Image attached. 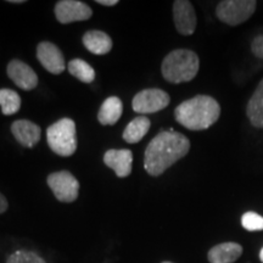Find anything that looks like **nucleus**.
<instances>
[{"label": "nucleus", "instance_id": "1", "mask_svg": "<svg viewBox=\"0 0 263 263\" xmlns=\"http://www.w3.org/2000/svg\"><path fill=\"white\" fill-rule=\"evenodd\" d=\"M190 150V141L176 130H161L150 141L144 154V168L150 176L163 174Z\"/></svg>", "mask_w": 263, "mask_h": 263}, {"label": "nucleus", "instance_id": "2", "mask_svg": "<svg viewBox=\"0 0 263 263\" xmlns=\"http://www.w3.org/2000/svg\"><path fill=\"white\" fill-rule=\"evenodd\" d=\"M221 116V106L210 95H196L183 101L174 110V118L189 130H203L213 126Z\"/></svg>", "mask_w": 263, "mask_h": 263}, {"label": "nucleus", "instance_id": "3", "mask_svg": "<svg viewBox=\"0 0 263 263\" xmlns=\"http://www.w3.org/2000/svg\"><path fill=\"white\" fill-rule=\"evenodd\" d=\"M200 60L196 52L189 49H177L171 51L161 64L162 77L173 84L186 83L196 77Z\"/></svg>", "mask_w": 263, "mask_h": 263}, {"label": "nucleus", "instance_id": "4", "mask_svg": "<svg viewBox=\"0 0 263 263\" xmlns=\"http://www.w3.org/2000/svg\"><path fill=\"white\" fill-rule=\"evenodd\" d=\"M48 145L59 156L68 157L77 150L76 123L71 118H62L47 129Z\"/></svg>", "mask_w": 263, "mask_h": 263}, {"label": "nucleus", "instance_id": "5", "mask_svg": "<svg viewBox=\"0 0 263 263\" xmlns=\"http://www.w3.org/2000/svg\"><path fill=\"white\" fill-rule=\"evenodd\" d=\"M257 2L255 0H223L216 8V16L228 26H239L255 14Z\"/></svg>", "mask_w": 263, "mask_h": 263}, {"label": "nucleus", "instance_id": "6", "mask_svg": "<svg viewBox=\"0 0 263 263\" xmlns=\"http://www.w3.org/2000/svg\"><path fill=\"white\" fill-rule=\"evenodd\" d=\"M47 183L54 196L61 202H73L80 193V183L68 171H60L49 174Z\"/></svg>", "mask_w": 263, "mask_h": 263}, {"label": "nucleus", "instance_id": "7", "mask_svg": "<svg viewBox=\"0 0 263 263\" xmlns=\"http://www.w3.org/2000/svg\"><path fill=\"white\" fill-rule=\"evenodd\" d=\"M171 103L170 95L162 89L150 88L136 94L132 100V107L141 116L145 114H156L162 111Z\"/></svg>", "mask_w": 263, "mask_h": 263}, {"label": "nucleus", "instance_id": "8", "mask_svg": "<svg viewBox=\"0 0 263 263\" xmlns=\"http://www.w3.org/2000/svg\"><path fill=\"white\" fill-rule=\"evenodd\" d=\"M57 20L62 25H68L71 22L87 21L91 17L93 11L83 2L78 0H60L57 3L54 9Z\"/></svg>", "mask_w": 263, "mask_h": 263}, {"label": "nucleus", "instance_id": "9", "mask_svg": "<svg viewBox=\"0 0 263 263\" xmlns=\"http://www.w3.org/2000/svg\"><path fill=\"white\" fill-rule=\"evenodd\" d=\"M173 21L177 31L182 35H192L196 29V14L188 0H176L173 3Z\"/></svg>", "mask_w": 263, "mask_h": 263}, {"label": "nucleus", "instance_id": "10", "mask_svg": "<svg viewBox=\"0 0 263 263\" xmlns=\"http://www.w3.org/2000/svg\"><path fill=\"white\" fill-rule=\"evenodd\" d=\"M37 59L43 67L52 74H60L65 71V58L60 49L50 42H42L37 47Z\"/></svg>", "mask_w": 263, "mask_h": 263}, {"label": "nucleus", "instance_id": "11", "mask_svg": "<svg viewBox=\"0 0 263 263\" xmlns=\"http://www.w3.org/2000/svg\"><path fill=\"white\" fill-rule=\"evenodd\" d=\"M6 72H8L10 80L21 89L33 90L37 88L38 76L33 71L31 66L26 64V62L17 60V59L11 60L9 62Z\"/></svg>", "mask_w": 263, "mask_h": 263}, {"label": "nucleus", "instance_id": "12", "mask_svg": "<svg viewBox=\"0 0 263 263\" xmlns=\"http://www.w3.org/2000/svg\"><path fill=\"white\" fill-rule=\"evenodd\" d=\"M104 163L111 170H114L117 177L124 178V177L129 176L132 172L133 154L128 149L107 150L104 155Z\"/></svg>", "mask_w": 263, "mask_h": 263}, {"label": "nucleus", "instance_id": "13", "mask_svg": "<svg viewBox=\"0 0 263 263\" xmlns=\"http://www.w3.org/2000/svg\"><path fill=\"white\" fill-rule=\"evenodd\" d=\"M12 136L25 147H33L41 140L42 129L38 124L28 120L15 121L11 126Z\"/></svg>", "mask_w": 263, "mask_h": 263}, {"label": "nucleus", "instance_id": "14", "mask_svg": "<svg viewBox=\"0 0 263 263\" xmlns=\"http://www.w3.org/2000/svg\"><path fill=\"white\" fill-rule=\"evenodd\" d=\"M242 246L238 242H222L210 250L207 259L210 263H234L242 255Z\"/></svg>", "mask_w": 263, "mask_h": 263}, {"label": "nucleus", "instance_id": "15", "mask_svg": "<svg viewBox=\"0 0 263 263\" xmlns=\"http://www.w3.org/2000/svg\"><path fill=\"white\" fill-rule=\"evenodd\" d=\"M82 41L84 47L94 55H105L112 49V39L103 31L94 29V31L85 32Z\"/></svg>", "mask_w": 263, "mask_h": 263}, {"label": "nucleus", "instance_id": "16", "mask_svg": "<svg viewBox=\"0 0 263 263\" xmlns=\"http://www.w3.org/2000/svg\"><path fill=\"white\" fill-rule=\"evenodd\" d=\"M123 112V104L120 98L110 97L101 104L98 120L103 126H114L118 122Z\"/></svg>", "mask_w": 263, "mask_h": 263}, {"label": "nucleus", "instance_id": "17", "mask_svg": "<svg viewBox=\"0 0 263 263\" xmlns=\"http://www.w3.org/2000/svg\"><path fill=\"white\" fill-rule=\"evenodd\" d=\"M246 116L255 128H263V80L250 98L246 106Z\"/></svg>", "mask_w": 263, "mask_h": 263}, {"label": "nucleus", "instance_id": "18", "mask_svg": "<svg viewBox=\"0 0 263 263\" xmlns=\"http://www.w3.org/2000/svg\"><path fill=\"white\" fill-rule=\"evenodd\" d=\"M151 126L150 120L146 116H138L127 124L123 130V139L129 144H137L146 136Z\"/></svg>", "mask_w": 263, "mask_h": 263}, {"label": "nucleus", "instance_id": "19", "mask_svg": "<svg viewBox=\"0 0 263 263\" xmlns=\"http://www.w3.org/2000/svg\"><path fill=\"white\" fill-rule=\"evenodd\" d=\"M68 72L73 77L83 83H93L95 80V71L91 66L82 59H73L68 62Z\"/></svg>", "mask_w": 263, "mask_h": 263}, {"label": "nucleus", "instance_id": "20", "mask_svg": "<svg viewBox=\"0 0 263 263\" xmlns=\"http://www.w3.org/2000/svg\"><path fill=\"white\" fill-rule=\"evenodd\" d=\"M0 106L5 116L14 115L21 107V98L12 89H0Z\"/></svg>", "mask_w": 263, "mask_h": 263}, {"label": "nucleus", "instance_id": "21", "mask_svg": "<svg viewBox=\"0 0 263 263\" xmlns=\"http://www.w3.org/2000/svg\"><path fill=\"white\" fill-rule=\"evenodd\" d=\"M6 263H47L38 254L27 250H17L6 259Z\"/></svg>", "mask_w": 263, "mask_h": 263}, {"label": "nucleus", "instance_id": "22", "mask_svg": "<svg viewBox=\"0 0 263 263\" xmlns=\"http://www.w3.org/2000/svg\"><path fill=\"white\" fill-rule=\"evenodd\" d=\"M241 226L248 232H259L263 230V217L252 211L245 212L241 217Z\"/></svg>", "mask_w": 263, "mask_h": 263}, {"label": "nucleus", "instance_id": "23", "mask_svg": "<svg viewBox=\"0 0 263 263\" xmlns=\"http://www.w3.org/2000/svg\"><path fill=\"white\" fill-rule=\"evenodd\" d=\"M251 51L257 59L263 60V34L257 35L251 42Z\"/></svg>", "mask_w": 263, "mask_h": 263}, {"label": "nucleus", "instance_id": "24", "mask_svg": "<svg viewBox=\"0 0 263 263\" xmlns=\"http://www.w3.org/2000/svg\"><path fill=\"white\" fill-rule=\"evenodd\" d=\"M8 206H9L8 200H6V197L3 195L2 193H0V215H2V213H4L6 210H8Z\"/></svg>", "mask_w": 263, "mask_h": 263}, {"label": "nucleus", "instance_id": "25", "mask_svg": "<svg viewBox=\"0 0 263 263\" xmlns=\"http://www.w3.org/2000/svg\"><path fill=\"white\" fill-rule=\"evenodd\" d=\"M97 3L104 6H115L118 4L117 0H97Z\"/></svg>", "mask_w": 263, "mask_h": 263}, {"label": "nucleus", "instance_id": "26", "mask_svg": "<svg viewBox=\"0 0 263 263\" xmlns=\"http://www.w3.org/2000/svg\"><path fill=\"white\" fill-rule=\"evenodd\" d=\"M9 3H12V4H24V0H10Z\"/></svg>", "mask_w": 263, "mask_h": 263}, {"label": "nucleus", "instance_id": "27", "mask_svg": "<svg viewBox=\"0 0 263 263\" xmlns=\"http://www.w3.org/2000/svg\"><path fill=\"white\" fill-rule=\"evenodd\" d=\"M259 261L263 263V248L261 249V251H259Z\"/></svg>", "mask_w": 263, "mask_h": 263}, {"label": "nucleus", "instance_id": "28", "mask_svg": "<svg viewBox=\"0 0 263 263\" xmlns=\"http://www.w3.org/2000/svg\"><path fill=\"white\" fill-rule=\"evenodd\" d=\"M162 263H173V262H170V261H164V262H162Z\"/></svg>", "mask_w": 263, "mask_h": 263}]
</instances>
